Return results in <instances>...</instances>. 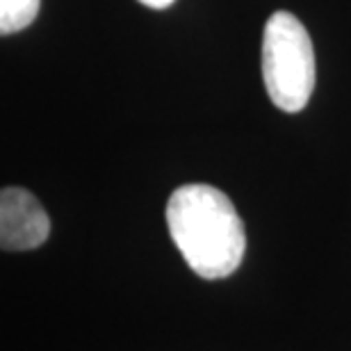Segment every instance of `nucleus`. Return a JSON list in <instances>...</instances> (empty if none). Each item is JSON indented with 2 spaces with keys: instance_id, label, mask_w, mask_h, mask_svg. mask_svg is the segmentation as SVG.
<instances>
[{
  "instance_id": "nucleus-1",
  "label": "nucleus",
  "mask_w": 351,
  "mask_h": 351,
  "mask_svg": "<svg viewBox=\"0 0 351 351\" xmlns=\"http://www.w3.org/2000/svg\"><path fill=\"white\" fill-rule=\"evenodd\" d=\"M167 226L189 269L201 278H226L242 265L247 233L221 189L203 182L178 187L167 203Z\"/></svg>"
},
{
  "instance_id": "nucleus-2",
  "label": "nucleus",
  "mask_w": 351,
  "mask_h": 351,
  "mask_svg": "<svg viewBox=\"0 0 351 351\" xmlns=\"http://www.w3.org/2000/svg\"><path fill=\"white\" fill-rule=\"evenodd\" d=\"M263 80L269 101L283 112H301L315 89V48L304 23L274 12L263 34Z\"/></svg>"
},
{
  "instance_id": "nucleus-3",
  "label": "nucleus",
  "mask_w": 351,
  "mask_h": 351,
  "mask_svg": "<svg viewBox=\"0 0 351 351\" xmlns=\"http://www.w3.org/2000/svg\"><path fill=\"white\" fill-rule=\"evenodd\" d=\"M51 235V219L37 196L23 187L0 189V249L30 251Z\"/></svg>"
},
{
  "instance_id": "nucleus-4",
  "label": "nucleus",
  "mask_w": 351,
  "mask_h": 351,
  "mask_svg": "<svg viewBox=\"0 0 351 351\" xmlns=\"http://www.w3.org/2000/svg\"><path fill=\"white\" fill-rule=\"evenodd\" d=\"M41 0H0V34L25 30L37 19Z\"/></svg>"
},
{
  "instance_id": "nucleus-5",
  "label": "nucleus",
  "mask_w": 351,
  "mask_h": 351,
  "mask_svg": "<svg viewBox=\"0 0 351 351\" xmlns=\"http://www.w3.org/2000/svg\"><path fill=\"white\" fill-rule=\"evenodd\" d=\"M137 3L151 7V10H167V7H171L176 0H137Z\"/></svg>"
}]
</instances>
